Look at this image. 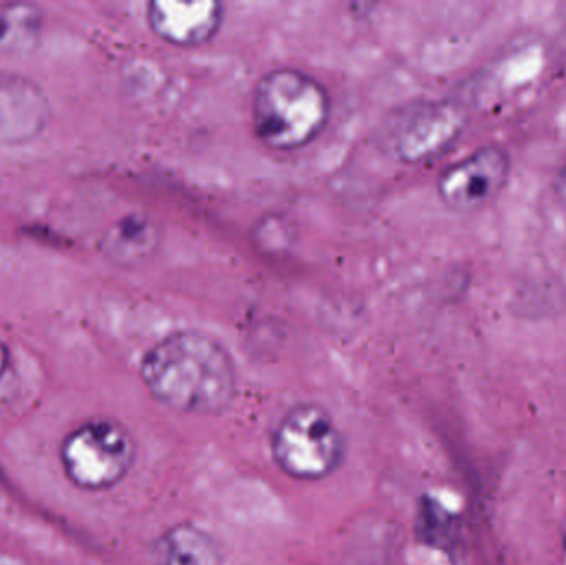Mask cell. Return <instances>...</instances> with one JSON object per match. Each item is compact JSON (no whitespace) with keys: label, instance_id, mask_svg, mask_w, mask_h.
<instances>
[{"label":"cell","instance_id":"1","mask_svg":"<svg viewBox=\"0 0 566 565\" xmlns=\"http://www.w3.org/2000/svg\"><path fill=\"white\" fill-rule=\"evenodd\" d=\"M139 372L149 395L178 414L216 417L231 408L238 394L234 360L201 332L166 335L146 352Z\"/></svg>","mask_w":566,"mask_h":565},{"label":"cell","instance_id":"2","mask_svg":"<svg viewBox=\"0 0 566 565\" xmlns=\"http://www.w3.org/2000/svg\"><path fill=\"white\" fill-rule=\"evenodd\" d=\"M332 115L325 86L308 73L277 69L262 76L252 102L258 138L277 151H293L318 138Z\"/></svg>","mask_w":566,"mask_h":565},{"label":"cell","instance_id":"3","mask_svg":"<svg viewBox=\"0 0 566 565\" xmlns=\"http://www.w3.org/2000/svg\"><path fill=\"white\" fill-rule=\"evenodd\" d=\"M272 460L290 480L315 483L342 468L346 440L338 421L318 404H298L279 420Z\"/></svg>","mask_w":566,"mask_h":565},{"label":"cell","instance_id":"4","mask_svg":"<svg viewBox=\"0 0 566 565\" xmlns=\"http://www.w3.org/2000/svg\"><path fill=\"white\" fill-rule=\"evenodd\" d=\"M60 460L70 483L80 490H112L135 464V438L113 418H92L66 435Z\"/></svg>","mask_w":566,"mask_h":565},{"label":"cell","instance_id":"5","mask_svg":"<svg viewBox=\"0 0 566 565\" xmlns=\"http://www.w3.org/2000/svg\"><path fill=\"white\" fill-rule=\"evenodd\" d=\"M468 116L451 100H422L388 113L379 126V146L391 158L422 163L448 151L464 132Z\"/></svg>","mask_w":566,"mask_h":565},{"label":"cell","instance_id":"6","mask_svg":"<svg viewBox=\"0 0 566 565\" xmlns=\"http://www.w3.org/2000/svg\"><path fill=\"white\" fill-rule=\"evenodd\" d=\"M509 176V153L488 145L446 168L438 179V195L452 211L474 212L504 191Z\"/></svg>","mask_w":566,"mask_h":565},{"label":"cell","instance_id":"7","mask_svg":"<svg viewBox=\"0 0 566 565\" xmlns=\"http://www.w3.org/2000/svg\"><path fill=\"white\" fill-rule=\"evenodd\" d=\"M148 23L159 39L178 46H198L209 42L221 29L224 3L216 0L148 3Z\"/></svg>","mask_w":566,"mask_h":565},{"label":"cell","instance_id":"8","mask_svg":"<svg viewBox=\"0 0 566 565\" xmlns=\"http://www.w3.org/2000/svg\"><path fill=\"white\" fill-rule=\"evenodd\" d=\"M39 86L22 76H0V143L19 145L39 135L49 119Z\"/></svg>","mask_w":566,"mask_h":565},{"label":"cell","instance_id":"9","mask_svg":"<svg viewBox=\"0 0 566 565\" xmlns=\"http://www.w3.org/2000/svg\"><path fill=\"white\" fill-rule=\"evenodd\" d=\"M159 232L149 219L132 215L119 219L105 232L102 251L119 265H136L155 254Z\"/></svg>","mask_w":566,"mask_h":565},{"label":"cell","instance_id":"10","mask_svg":"<svg viewBox=\"0 0 566 565\" xmlns=\"http://www.w3.org/2000/svg\"><path fill=\"white\" fill-rule=\"evenodd\" d=\"M158 565H222L214 537L195 524H178L166 531L156 544Z\"/></svg>","mask_w":566,"mask_h":565},{"label":"cell","instance_id":"11","mask_svg":"<svg viewBox=\"0 0 566 565\" xmlns=\"http://www.w3.org/2000/svg\"><path fill=\"white\" fill-rule=\"evenodd\" d=\"M42 30L43 10L36 3L0 2V53L30 52Z\"/></svg>","mask_w":566,"mask_h":565},{"label":"cell","instance_id":"12","mask_svg":"<svg viewBox=\"0 0 566 565\" xmlns=\"http://www.w3.org/2000/svg\"><path fill=\"white\" fill-rule=\"evenodd\" d=\"M12 367V355H10L9 347L0 341V381L9 374Z\"/></svg>","mask_w":566,"mask_h":565},{"label":"cell","instance_id":"13","mask_svg":"<svg viewBox=\"0 0 566 565\" xmlns=\"http://www.w3.org/2000/svg\"><path fill=\"white\" fill-rule=\"evenodd\" d=\"M555 192L558 199L566 206V163L564 168L558 171L557 179H555Z\"/></svg>","mask_w":566,"mask_h":565},{"label":"cell","instance_id":"14","mask_svg":"<svg viewBox=\"0 0 566 565\" xmlns=\"http://www.w3.org/2000/svg\"><path fill=\"white\" fill-rule=\"evenodd\" d=\"M562 544H564V553L566 556V517L564 523V530H562Z\"/></svg>","mask_w":566,"mask_h":565}]
</instances>
